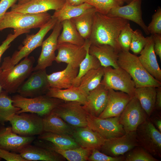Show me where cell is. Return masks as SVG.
Returning <instances> with one entry per match:
<instances>
[{
	"mask_svg": "<svg viewBox=\"0 0 161 161\" xmlns=\"http://www.w3.org/2000/svg\"><path fill=\"white\" fill-rule=\"evenodd\" d=\"M0 158L7 161H28L20 154L0 148Z\"/></svg>",
	"mask_w": 161,
	"mask_h": 161,
	"instance_id": "f6af8a7d",
	"label": "cell"
},
{
	"mask_svg": "<svg viewBox=\"0 0 161 161\" xmlns=\"http://www.w3.org/2000/svg\"><path fill=\"white\" fill-rule=\"evenodd\" d=\"M30 0H18V4H21L24 3Z\"/></svg>",
	"mask_w": 161,
	"mask_h": 161,
	"instance_id": "816d5d0a",
	"label": "cell"
},
{
	"mask_svg": "<svg viewBox=\"0 0 161 161\" xmlns=\"http://www.w3.org/2000/svg\"><path fill=\"white\" fill-rule=\"evenodd\" d=\"M91 5L97 12L107 15L112 8L118 6H123L124 3L121 0H84Z\"/></svg>",
	"mask_w": 161,
	"mask_h": 161,
	"instance_id": "74e56055",
	"label": "cell"
},
{
	"mask_svg": "<svg viewBox=\"0 0 161 161\" xmlns=\"http://www.w3.org/2000/svg\"><path fill=\"white\" fill-rule=\"evenodd\" d=\"M58 20L52 17L35 34L27 35L24 39L23 46L20 47L18 51H16L12 56L4 58L1 66L2 69L10 68L16 65L23 58L28 56L35 49L41 46L44 38L51 30L54 27Z\"/></svg>",
	"mask_w": 161,
	"mask_h": 161,
	"instance_id": "5b68a950",
	"label": "cell"
},
{
	"mask_svg": "<svg viewBox=\"0 0 161 161\" xmlns=\"http://www.w3.org/2000/svg\"><path fill=\"white\" fill-rule=\"evenodd\" d=\"M28 161H64L66 159L49 148L37 145L29 144L19 152Z\"/></svg>",
	"mask_w": 161,
	"mask_h": 161,
	"instance_id": "cb8c5ba5",
	"label": "cell"
},
{
	"mask_svg": "<svg viewBox=\"0 0 161 161\" xmlns=\"http://www.w3.org/2000/svg\"><path fill=\"white\" fill-rule=\"evenodd\" d=\"M137 98L131 97L119 116V122L126 132L135 131L148 117Z\"/></svg>",
	"mask_w": 161,
	"mask_h": 161,
	"instance_id": "7c38bea8",
	"label": "cell"
},
{
	"mask_svg": "<svg viewBox=\"0 0 161 161\" xmlns=\"http://www.w3.org/2000/svg\"><path fill=\"white\" fill-rule=\"evenodd\" d=\"M124 3H126L127 4H128L132 1L133 0H121Z\"/></svg>",
	"mask_w": 161,
	"mask_h": 161,
	"instance_id": "f5cc1de1",
	"label": "cell"
},
{
	"mask_svg": "<svg viewBox=\"0 0 161 161\" xmlns=\"http://www.w3.org/2000/svg\"><path fill=\"white\" fill-rule=\"evenodd\" d=\"M39 140L50 142L58 148L64 149L76 148L80 146L72 136L49 132H44L38 135Z\"/></svg>",
	"mask_w": 161,
	"mask_h": 161,
	"instance_id": "d6a6232c",
	"label": "cell"
},
{
	"mask_svg": "<svg viewBox=\"0 0 161 161\" xmlns=\"http://www.w3.org/2000/svg\"><path fill=\"white\" fill-rule=\"evenodd\" d=\"M4 90L0 93V123L4 125L11 115L17 114L20 109L13 104L12 97Z\"/></svg>",
	"mask_w": 161,
	"mask_h": 161,
	"instance_id": "8d00e7d4",
	"label": "cell"
},
{
	"mask_svg": "<svg viewBox=\"0 0 161 161\" xmlns=\"http://www.w3.org/2000/svg\"><path fill=\"white\" fill-rule=\"evenodd\" d=\"M46 69L33 71L18 88L17 92L25 97L45 95L50 88Z\"/></svg>",
	"mask_w": 161,
	"mask_h": 161,
	"instance_id": "8fae6325",
	"label": "cell"
},
{
	"mask_svg": "<svg viewBox=\"0 0 161 161\" xmlns=\"http://www.w3.org/2000/svg\"><path fill=\"white\" fill-rule=\"evenodd\" d=\"M38 141L36 145L49 148L61 155L69 161H86L88 160L92 151L80 146L72 149H64L58 148L52 143L48 142Z\"/></svg>",
	"mask_w": 161,
	"mask_h": 161,
	"instance_id": "4316f807",
	"label": "cell"
},
{
	"mask_svg": "<svg viewBox=\"0 0 161 161\" xmlns=\"http://www.w3.org/2000/svg\"><path fill=\"white\" fill-rule=\"evenodd\" d=\"M2 71V69H1V67L0 66V74L1 73ZM2 89H2L1 86L0 85V93L2 91V90H3Z\"/></svg>",
	"mask_w": 161,
	"mask_h": 161,
	"instance_id": "db71d44e",
	"label": "cell"
},
{
	"mask_svg": "<svg viewBox=\"0 0 161 161\" xmlns=\"http://www.w3.org/2000/svg\"><path fill=\"white\" fill-rule=\"evenodd\" d=\"M156 87L145 86L135 88L134 96L149 117L155 110Z\"/></svg>",
	"mask_w": 161,
	"mask_h": 161,
	"instance_id": "f546056e",
	"label": "cell"
},
{
	"mask_svg": "<svg viewBox=\"0 0 161 161\" xmlns=\"http://www.w3.org/2000/svg\"><path fill=\"white\" fill-rule=\"evenodd\" d=\"M138 146L135 131L126 132L121 136L106 139L100 150L108 155L116 157L123 155Z\"/></svg>",
	"mask_w": 161,
	"mask_h": 161,
	"instance_id": "5bb4252c",
	"label": "cell"
},
{
	"mask_svg": "<svg viewBox=\"0 0 161 161\" xmlns=\"http://www.w3.org/2000/svg\"><path fill=\"white\" fill-rule=\"evenodd\" d=\"M160 111L161 109V87H156V95L155 109Z\"/></svg>",
	"mask_w": 161,
	"mask_h": 161,
	"instance_id": "c3c4849f",
	"label": "cell"
},
{
	"mask_svg": "<svg viewBox=\"0 0 161 161\" xmlns=\"http://www.w3.org/2000/svg\"><path fill=\"white\" fill-rule=\"evenodd\" d=\"M79 68L68 64L63 70L47 75L50 88L65 89L72 86L74 80L77 76Z\"/></svg>",
	"mask_w": 161,
	"mask_h": 161,
	"instance_id": "d4e9b609",
	"label": "cell"
},
{
	"mask_svg": "<svg viewBox=\"0 0 161 161\" xmlns=\"http://www.w3.org/2000/svg\"><path fill=\"white\" fill-rule=\"evenodd\" d=\"M132 97L125 92L109 89L106 106L98 117L106 118L120 116Z\"/></svg>",
	"mask_w": 161,
	"mask_h": 161,
	"instance_id": "ffe728a7",
	"label": "cell"
},
{
	"mask_svg": "<svg viewBox=\"0 0 161 161\" xmlns=\"http://www.w3.org/2000/svg\"><path fill=\"white\" fill-rule=\"evenodd\" d=\"M45 95L65 101L78 102L83 105L86 103L87 96L78 87L73 86L65 89L50 88Z\"/></svg>",
	"mask_w": 161,
	"mask_h": 161,
	"instance_id": "83f0119b",
	"label": "cell"
},
{
	"mask_svg": "<svg viewBox=\"0 0 161 161\" xmlns=\"http://www.w3.org/2000/svg\"><path fill=\"white\" fill-rule=\"evenodd\" d=\"M154 41V49L156 55L159 57L161 60V35H152Z\"/></svg>",
	"mask_w": 161,
	"mask_h": 161,
	"instance_id": "7dc6e473",
	"label": "cell"
},
{
	"mask_svg": "<svg viewBox=\"0 0 161 161\" xmlns=\"http://www.w3.org/2000/svg\"><path fill=\"white\" fill-rule=\"evenodd\" d=\"M147 29L151 35H161V8L160 7H158L152 15L151 21L147 26Z\"/></svg>",
	"mask_w": 161,
	"mask_h": 161,
	"instance_id": "7bdbcfd3",
	"label": "cell"
},
{
	"mask_svg": "<svg viewBox=\"0 0 161 161\" xmlns=\"http://www.w3.org/2000/svg\"><path fill=\"white\" fill-rule=\"evenodd\" d=\"M15 114L7 119L13 132L22 136L39 135L44 132L43 117L33 113Z\"/></svg>",
	"mask_w": 161,
	"mask_h": 161,
	"instance_id": "ba28073f",
	"label": "cell"
},
{
	"mask_svg": "<svg viewBox=\"0 0 161 161\" xmlns=\"http://www.w3.org/2000/svg\"><path fill=\"white\" fill-rule=\"evenodd\" d=\"M124 161H159L140 146H137L126 153Z\"/></svg>",
	"mask_w": 161,
	"mask_h": 161,
	"instance_id": "f35d334b",
	"label": "cell"
},
{
	"mask_svg": "<svg viewBox=\"0 0 161 161\" xmlns=\"http://www.w3.org/2000/svg\"><path fill=\"white\" fill-rule=\"evenodd\" d=\"M140 54L138 57L143 66L153 77L161 82V70L154 50L152 35L147 37L146 44Z\"/></svg>",
	"mask_w": 161,
	"mask_h": 161,
	"instance_id": "603a6c76",
	"label": "cell"
},
{
	"mask_svg": "<svg viewBox=\"0 0 161 161\" xmlns=\"http://www.w3.org/2000/svg\"><path fill=\"white\" fill-rule=\"evenodd\" d=\"M72 137L80 147L100 150L106 139L88 126L75 128Z\"/></svg>",
	"mask_w": 161,
	"mask_h": 161,
	"instance_id": "7402d4cb",
	"label": "cell"
},
{
	"mask_svg": "<svg viewBox=\"0 0 161 161\" xmlns=\"http://www.w3.org/2000/svg\"><path fill=\"white\" fill-rule=\"evenodd\" d=\"M91 44L89 40L86 56L79 65L78 73L73 83V86L78 87L81 78L89 70L97 69L101 66L98 60L95 56L89 53V49Z\"/></svg>",
	"mask_w": 161,
	"mask_h": 161,
	"instance_id": "d590c367",
	"label": "cell"
},
{
	"mask_svg": "<svg viewBox=\"0 0 161 161\" xmlns=\"http://www.w3.org/2000/svg\"><path fill=\"white\" fill-rule=\"evenodd\" d=\"M124 155L113 157L108 155L100 151L99 150L94 149L88 158L90 161H124Z\"/></svg>",
	"mask_w": 161,
	"mask_h": 161,
	"instance_id": "b9f144b4",
	"label": "cell"
},
{
	"mask_svg": "<svg viewBox=\"0 0 161 161\" xmlns=\"http://www.w3.org/2000/svg\"><path fill=\"white\" fill-rule=\"evenodd\" d=\"M108 90L101 83L90 91L83 107L87 114L98 117L105 109L108 100Z\"/></svg>",
	"mask_w": 161,
	"mask_h": 161,
	"instance_id": "44dd1931",
	"label": "cell"
},
{
	"mask_svg": "<svg viewBox=\"0 0 161 161\" xmlns=\"http://www.w3.org/2000/svg\"><path fill=\"white\" fill-rule=\"evenodd\" d=\"M133 30L129 22L121 31L118 40L122 51H129Z\"/></svg>",
	"mask_w": 161,
	"mask_h": 161,
	"instance_id": "60d3db41",
	"label": "cell"
},
{
	"mask_svg": "<svg viewBox=\"0 0 161 161\" xmlns=\"http://www.w3.org/2000/svg\"><path fill=\"white\" fill-rule=\"evenodd\" d=\"M12 99L13 105L20 109L17 114L30 112L36 114L42 117L49 114L64 101L46 95L34 97H27L18 94L13 96Z\"/></svg>",
	"mask_w": 161,
	"mask_h": 161,
	"instance_id": "8992f818",
	"label": "cell"
},
{
	"mask_svg": "<svg viewBox=\"0 0 161 161\" xmlns=\"http://www.w3.org/2000/svg\"><path fill=\"white\" fill-rule=\"evenodd\" d=\"M1 160V158H0V160Z\"/></svg>",
	"mask_w": 161,
	"mask_h": 161,
	"instance_id": "11a10c76",
	"label": "cell"
},
{
	"mask_svg": "<svg viewBox=\"0 0 161 161\" xmlns=\"http://www.w3.org/2000/svg\"><path fill=\"white\" fill-rule=\"evenodd\" d=\"M89 41V39L85 40L84 45L81 46L67 43L58 44V53L55 61L58 63L64 62L79 68L86 56Z\"/></svg>",
	"mask_w": 161,
	"mask_h": 161,
	"instance_id": "2e32d148",
	"label": "cell"
},
{
	"mask_svg": "<svg viewBox=\"0 0 161 161\" xmlns=\"http://www.w3.org/2000/svg\"><path fill=\"white\" fill-rule=\"evenodd\" d=\"M96 12L95 9L93 7L86 10L79 16L70 19L85 40L89 39L90 36L94 15Z\"/></svg>",
	"mask_w": 161,
	"mask_h": 161,
	"instance_id": "4dcf8cb0",
	"label": "cell"
},
{
	"mask_svg": "<svg viewBox=\"0 0 161 161\" xmlns=\"http://www.w3.org/2000/svg\"><path fill=\"white\" fill-rule=\"evenodd\" d=\"M147 37H145L140 30H133L130 44V49L134 54H140L146 45Z\"/></svg>",
	"mask_w": 161,
	"mask_h": 161,
	"instance_id": "ab89813d",
	"label": "cell"
},
{
	"mask_svg": "<svg viewBox=\"0 0 161 161\" xmlns=\"http://www.w3.org/2000/svg\"><path fill=\"white\" fill-rule=\"evenodd\" d=\"M61 23L63 30L58 37V44L67 43L80 46L84 45L85 40L79 33L71 19L64 20Z\"/></svg>",
	"mask_w": 161,
	"mask_h": 161,
	"instance_id": "1f68e13d",
	"label": "cell"
},
{
	"mask_svg": "<svg viewBox=\"0 0 161 161\" xmlns=\"http://www.w3.org/2000/svg\"><path fill=\"white\" fill-rule=\"evenodd\" d=\"M18 0H1L0 1V21L7 10Z\"/></svg>",
	"mask_w": 161,
	"mask_h": 161,
	"instance_id": "bcb514c9",
	"label": "cell"
},
{
	"mask_svg": "<svg viewBox=\"0 0 161 161\" xmlns=\"http://www.w3.org/2000/svg\"><path fill=\"white\" fill-rule=\"evenodd\" d=\"M51 18V16L47 12L30 13L6 12L0 21V31L7 28H13L14 30L40 28Z\"/></svg>",
	"mask_w": 161,
	"mask_h": 161,
	"instance_id": "3957f363",
	"label": "cell"
},
{
	"mask_svg": "<svg viewBox=\"0 0 161 161\" xmlns=\"http://www.w3.org/2000/svg\"><path fill=\"white\" fill-rule=\"evenodd\" d=\"M69 2L72 5L77 6L84 3V0H68Z\"/></svg>",
	"mask_w": 161,
	"mask_h": 161,
	"instance_id": "f907efd6",
	"label": "cell"
},
{
	"mask_svg": "<svg viewBox=\"0 0 161 161\" xmlns=\"http://www.w3.org/2000/svg\"><path fill=\"white\" fill-rule=\"evenodd\" d=\"M52 112L74 128L87 126V113L79 102L64 101Z\"/></svg>",
	"mask_w": 161,
	"mask_h": 161,
	"instance_id": "30bf717a",
	"label": "cell"
},
{
	"mask_svg": "<svg viewBox=\"0 0 161 161\" xmlns=\"http://www.w3.org/2000/svg\"><path fill=\"white\" fill-rule=\"evenodd\" d=\"M153 118H150L151 120L157 129L161 132V117L159 116H154Z\"/></svg>",
	"mask_w": 161,
	"mask_h": 161,
	"instance_id": "681fc988",
	"label": "cell"
},
{
	"mask_svg": "<svg viewBox=\"0 0 161 161\" xmlns=\"http://www.w3.org/2000/svg\"><path fill=\"white\" fill-rule=\"evenodd\" d=\"M30 30H14L13 34H8L6 39L0 45V62L2 55L9 47L10 43L17 37L26 33L29 32Z\"/></svg>",
	"mask_w": 161,
	"mask_h": 161,
	"instance_id": "ee69618b",
	"label": "cell"
},
{
	"mask_svg": "<svg viewBox=\"0 0 161 161\" xmlns=\"http://www.w3.org/2000/svg\"><path fill=\"white\" fill-rule=\"evenodd\" d=\"M103 75V67L92 69L81 78L78 86L87 95L100 84Z\"/></svg>",
	"mask_w": 161,
	"mask_h": 161,
	"instance_id": "e575fe53",
	"label": "cell"
},
{
	"mask_svg": "<svg viewBox=\"0 0 161 161\" xmlns=\"http://www.w3.org/2000/svg\"><path fill=\"white\" fill-rule=\"evenodd\" d=\"M62 28L61 22L58 21L52 33L42 42L41 52L37 65L33 67V71L45 69L51 66L55 61L56 56L55 52L57 49L58 38Z\"/></svg>",
	"mask_w": 161,
	"mask_h": 161,
	"instance_id": "9a60e30c",
	"label": "cell"
},
{
	"mask_svg": "<svg viewBox=\"0 0 161 161\" xmlns=\"http://www.w3.org/2000/svg\"><path fill=\"white\" fill-rule=\"evenodd\" d=\"M44 132L72 136L74 127L52 112L43 117Z\"/></svg>",
	"mask_w": 161,
	"mask_h": 161,
	"instance_id": "f1b7e54d",
	"label": "cell"
},
{
	"mask_svg": "<svg viewBox=\"0 0 161 161\" xmlns=\"http://www.w3.org/2000/svg\"><path fill=\"white\" fill-rule=\"evenodd\" d=\"M89 52L95 56L103 67L111 66L114 68L119 67L117 63L119 52L110 45H91Z\"/></svg>",
	"mask_w": 161,
	"mask_h": 161,
	"instance_id": "484cf974",
	"label": "cell"
},
{
	"mask_svg": "<svg viewBox=\"0 0 161 161\" xmlns=\"http://www.w3.org/2000/svg\"><path fill=\"white\" fill-rule=\"evenodd\" d=\"M129 21L119 17H111L96 12L89 40L91 45L107 44L119 52L122 51L118 38Z\"/></svg>",
	"mask_w": 161,
	"mask_h": 161,
	"instance_id": "6da1fadb",
	"label": "cell"
},
{
	"mask_svg": "<svg viewBox=\"0 0 161 161\" xmlns=\"http://www.w3.org/2000/svg\"><path fill=\"white\" fill-rule=\"evenodd\" d=\"M66 0H30L23 4H15L10 11L20 13H38L50 10L57 11L63 6Z\"/></svg>",
	"mask_w": 161,
	"mask_h": 161,
	"instance_id": "d6986e66",
	"label": "cell"
},
{
	"mask_svg": "<svg viewBox=\"0 0 161 161\" xmlns=\"http://www.w3.org/2000/svg\"><path fill=\"white\" fill-rule=\"evenodd\" d=\"M93 7L85 2L79 5H73L68 0H66L62 7L60 9L55 11L51 17L61 22L64 20L70 19L78 16L86 10Z\"/></svg>",
	"mask_w": 161,
	"mask_h": 161,
	"instance_id": "836d02e7",
	"label": "cell"
},
{
	"mask_svg": "<svg viewBox=\"0 0 161 161\" xmlns=\"http://www.w3.org/2000/svg\"><path fill=\"white\" fill-rule=\"evenodd\" d=\"M139 145L154 157H161V132L148 117L136 131Z\"/></svg>",
	"mask_w": 161,
	"mask_h": 161,
	"instance_id": "9c48e42d",
	"label": "cell"
},
{
	"mask_svg": "<svg viewBox=\"0 0 161 161\" xmlns=\"http://www.w3.org/2000/svg\"><path fill=\"white\" fill-rule=\"evenodd\" d=\"M142 0H133L127 5L118 6L110 10L106 15L131 21L139 25L147 35L150 34L142 17Z\"/></svg>",
	"mask_w": 161,
	"mask_h": 161,
	"instance_id": "e0dca14e",
	"label": "cell"
},
{
	"mask_svg": "<svg viewBox=\"0 0 161 161\" xmlns=\"http://www.w3.org/2000/svg\"><path fill=\"white\" fill-rule=\"evenodd\" d=\"M118 65L131 76L135 88L145 86H161V82L153 77L140 62L138 56L129 51L119 53Z\"/></svg>",
	"mask_w": 161,
	"mask_h": 161,
	"instance_id": "7a4b0ae2",
	"label": "cell"
},
{
	"mask_svg": "<svg viewBox=\"0 0 161 161\" xmlns=\"http://www.w3.org/2000/svg\"><path fill=\"white\" fill-rule=\"evenodd\" d=\"M119 116L102 118L87 114V126L106 139L121 136L126 132L119 122Z\"/></svg>",
	"mask_w": 161,
	"mask_h": 161,
	"instance_id": "4fadbf2b",
	"label": "cell"
},
{
	"mask_svg": "<svg viewBox=\"0 0 161 161\" xmlns=\"http://www.w3.org/2000/svg\"><path fill=\"white\" fill-rule=\"evenodd\" d=\"M34 136L19 135L13 131L11 127L0 128V148L18 152L35 139Z\"/></svg>",
	"mask_w": 161,
	"mask_h": 161,
	"instance_id": "ac0fdd59",
	"label": "cell"
},
{
	"mask_svg": "<svg viewBox=\"0 0 161 161\" xmlns=\"http://www.w3.org/2000/svg\"><path fill=\"white\" fill-rule=\"evenodd\" d=\"M34 58L28 56L16 65L2 69L0 74V85L8 93H14L33 71Z\"/></svg>",
	"mask_w": 161,
	"mask_h": 161,
	"instance_id": "277c9868",
	"label": "cell"
},
{
	"mask_svg": "<svg viewBox=\"0 0 161 161\" xmlns=\"http://www.w3.org/2000/svg\"><path fill=\"white\" fill-rule=\"evenodd\" d=\"M103 75L101 83L107 89L125 92L132 97L135 95V85L130 75L120 67H103Z\"/></svg>",
	"mask_w": 161,
	"mask_h": 161,
	"instance_id": "52a82bcc",
	"label": "cell"
}]
</instances>
